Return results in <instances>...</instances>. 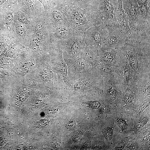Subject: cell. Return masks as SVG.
Here are the masks:
<instances>
[{
  "mask_svg": "<svg viewBox=\"0 0 150 150\" xmlns=\"http://www.w3.org/2000/svg\"><path fill=\"white\" fill-rule=\"evenodd\" d=\"M90 11L94 24L120 26L118 0H95Z\"/></svg>",
  "mask_w": 150,
  "mask_h": 150,
  "instance_id": "obj_1",
  "label": "cell"
},
{
  "mask_svg": "<svg viewBox=\"0 0 150 150\" xmlns=\"http://www.w3.org/2000/svg\"><path fill=\"white\" fill-rule=\"evenodd\" d=\"M68 22L72 29L84 32L94 24L90 12L80 8L70 5L63 7Z\"/></svg>",
  "mask_w": 150,
  "mask_h": 150,
  "instance_id": "obj_2",
  "label": "cell"
},
{
  "mask_svg": "<svg viewBox=\"0 0 150 150\" xmlns=\"http://www.w3.org/2000/svg\"><path fill=\"white\" fill-rule=\"evenodd\" d=\"M60 44L64 57L73 58L79 57L85 45L84 33L81 31L76 30L72 35Z\"/></svg>",
  "mask_w": 150,
  "mask_h": 150,
  "instance_id": "obj_3",
  "label": "cell"
},
{
  "mask_svg": "<svg viewBox=\"0 0 150 150\" xmlns=\"http://www.w3.org/2000/svg\"><path fill=\"white\" fill-rule=\"evenodd\" d=\"M108 33V28L105 24H93L84 32V42L86 46L99 49L105 43Z\"/></svg>",
  "mask_w": 150,
  "mask_h": 150,
  "instance_id": "obj_4",
  "label": "cell"
},
{
  "mask_svg": "<svg viewBox=\"0 0 150 150\" xmlns=\"http://www.w3.org/2000/svg\"><path fill=\"white\" fill-rule=\"evenodd\" d=\"M64 58L67 66L69 82L88 74V62L84 59L80 57Z\"/></svg>",
  "mask_w": 150,
  "mask_h": 150,
  "instance_id": "obj_5",
  "label": "cell"
},
{
  "mask_svg": "<svg viewBox=\"0 0 150 150\" xmlns=\"http://www.w3.org/2000/svg\"><path fill=\"white\" fill-rule=\"evenodd\" d=\"M108 28L109 33L105 42L106 45L110 47H117L127 40L126 36L120 26Z\"/></svg>",
  "mask_w": 150,
  "mask_h": 150,
  "instance_id": "obj_6",
  "label": "cell"
},
{
  "mask_svg": "<svg viewBox=\"0 0 150 150\" xmlns=\"http://www.w3.org/2000/svg\"><path fill=\"white\" fill-rule=\"evenodd\" d=\"M63 7L57 4L50 12V16L54 28L69 24L67 17L64 13Z\"/></svg>",
  "mask_w": 150,
  "mask_h": 150,
  "instance_id": "obj_7",
  "label": "cell"
},
{
  "mask_svg": "<svg viewBox=\"0 0 150 150\" xmlns=\"http://www.w3.org/2000/svg\"><path fill=\"white\" fill-rule=\"evenodd\" d=\"M69 24L54 28V35L55 42L60 43L70 37L75 32Z\"/></svg>",
  "mask_w": 150,
  "mask_h": 150,
  "instance_id": "obj_8",
  "label": "cell"
},
{
  "mask_svg": "<svg viewBox=\"0 0 150 150\" xmlns=\"http://www.w3.org/2000/svg\"><path fill=\"white\" fill-rule=\"evenodd\" d=\"M135 5L140 18L144 22L150 24V8L148 0H132Z\"/></svg>",
  "mask_w": 150,
  "mask_h": 150,
  "instance_id": "obj_9",
  "label": "cell"
},
{
  "mask_svg": "<svg viewBox=\"0 0 150 150\" xmlns=\"http://www.w3.org/2000/svg\"><path fill=\"white\" fill-rule=\"evenodd\" d=\"M129 61L131 67L136 72L138 70L139 62L136 56L131 54L129 56Z\"/></svg>",
  "mask_w": 150,
  "mask_h": 150,
  "instance_id": "obj_10",
  "label": "cell"
},
{
  "mask_svg": "<svg viewBox=\"0 0 150 150\" xmlns=\"http://www.w3.org/2000/svg\"><path fill=\"white\" fill-rule=\"evenodd\" d=\"M18 19L20 22L25 24L29 23V20L27 17L22 12H19L17 14Z\"/></svg>",
  "mask_w": 150,
  "mask_h": 150,
  "instance_id": "obj_11",
  "label": "cell"
},
{
  "mask_svg": "<svg viewBox=\"0 0 150 150\" xmlns=\"http://www.w3.org/2000/svg\"><path fill=\"white\" fill-rule=\"evenodd\" d=\"M112 133V129L111 128H107L103 131V134L105 138L108 140L111 138Z\"/></svg>",
  "mask_w": 150,
  "mask_h": 150,
  "instance_id": "obj_12",
  "label": "cell"
},
{
  "mask_svg": "<svg viewBox=\"0 0 150 150\" xmlns=\"http://www.w3.org/2000/svg\"><path fill=\"white\" fill-rule=\"evenodd\" d=\"M129 138H127L125 139L119 143L117 146H116L115 149L117 150H121L123 149L125 146H126L127 142L129 141Z\"/></svg>",
  "mask_w": 150,
  "mask_h": 150,
  "instance_id": "obj_13",
  "label": "cell"
},
{
  "mask_svg": "<svg viewBox=\"0 0 150 150\" xmlns=\"http://www.w3.org/2000/svg\"><path fill=\"white\" fill-rule=\"evenodd\" d=\"M14 19V16L12 12H9L5 18V22L7 25H10L12 23Z\"/></svg>",
  "mask_w": 150,
  "mask_h": 150,
  "instance_id": "obj_14",
  "label": "cell"
},
{
  "mask_svg": "<svg viewBox=\"0 0 150 150\" xmlns=\"http://www.w3.org/2000/svg\"><path fill=\"white\" fill-rule=\"evenodd\" d=\"M24 4L27 7L30 8L31 10H34L35 8V4L31 0H23Z\"/></svg>",
  "mask_w": 150,
  "mask_h": 150,
  "instance_id": "obj_15",
  "label": "cell"
},
{
  "mask_svg": "<svg viewBox=\"0 0 150 150\" xmlns=\"http://www.w3.org/2000/svg\"><path fill=\"white\" fill-rule=\"evenodd\" d=\"M17 31L18 35L20 36H24L26 34V31L23 27L20 26L17 28Z\"/></svg>",
  "mask_w": 150,
  "mask_h": 150,
  "instance_id": "obj_16",
  "label": "cell"
},
{
  "mask_svg": "<svg viewBox=\"0 0 150 150\" xmlns=\"http://www.w3.org/2000/svg\"><path fill=\"white\" fill-rule=\"evenodd\" d=\"M147 120L148 119L147 118H144L140 120L137 123L136 127L139 129L142 128L146 124Z\"/></svg>",
  "mask_w": 150,
  "mask_h": 150,
  "instance_id": "obj_17",
  "label": "cell"
},
{
  "mask_svg": "<svg viewBox=\"0 0 150 150\" xmlns=\"http://www.w3.org/2000/svg\"><path fill=\"white\" fill-rule=\"evenodd\" d=\"M124 74L125 79L127 80H129L130 76V71L128 67H125L124 70Z\"/></svg>",
  "mask_w": 150,
  "mask_h": 150,
  "instance_id": "obj_18",
  "label": "cell"
},
{
  "mask_svg": "<svg viewBox=\"0 0 150 150\" xmlns=\"http://www.w3.org/2000/svg\"><path fill=\"white\" fill-rule=\"evenodd\" d=\"M117 122L120 126L122 129H126L127 128V124L124 120L121 119H117Z\"/></svg>",
  "mask_w": 150,
  "mask_h": 150,
  "instance_id": "obj_19",
  "label": "cell"
},
{
  "mask_svg": "<svg viewBox=\"0 0 150 150\" xmlns=\"http://www.w3.org/2000/svg\"><path fill=\"white\" fill-rule=\"evenodd\" d=\"M29 94L26 92H24L21 94L19 97V101L21 102L24 101L29 96Z\"/></svg>",
  "mask_w": 150,
  "mask_h": 150,
  "instance_id": "obj_20",
  "label": "cell"
},
{
  "mask_svg": "<svg viewBox=\"0 0 150 150\" xmlns=\"http://www.w3.org/2000/svg\"><path fill=\"white\" fill-rule=\"evenodd\" d=\"M133 97L130 94H127L125 96V99L127 103L132 102L133 99Z\"/></svg>",
  "mask_w": 150,
  "mask_h": 150,
  "instance_id": "obj_21",
  "label": "cell"
},
{
  "mask_svg": "<svg viewBox=\"0 0 150 150\" xmlns=\"http://www.w3.org/2000/svg\"><path fill=\"white\" fill-rule=\"evenodd\" d=\"M116 95V92L114 90H111L109 92V96L112 99H114L115 98Z\"/></svg>",
  "mask_w": 150,
  "mask_h": 150,
  "instance_id": "obj_22",
  "label": "cell"
},
{
  "mask_svg": "<svg viewBox=\"0 0 150 150\" xmlns=\"http://www.w3.org/2000/svg\"><path fill=\"white\" fill-rule=\"evenodd\" d=\"M78 126V124L77 122H72L69 124L68 127L71 128H72L73 127L75 128L77 127Z\"/></svg>",
  "mask_w": 150,
  "mask_h": 150,
  "instance_id": "obj_23",
  "label": "cell"
},
{
  "mask_svg": "<svg viewBox=\"0 0 150 150\" xmlns=\"http://www.w3.org/2000/svg\"><path fill=\"white\" fill-rule=\"evenodd\" d=\"M51 144L52 146L55 148H58L59 147V144L58 141L56 140L53 141L51 142Z\"/></svg>",
  "mask_w": 150,
  "mask_h": 150,
  "instance_id": "obj_24",
  "label": "cell"
},
{
  "mask_svg": "<svg viewBox=\"0 0 150 150\" xmlns=\"http://www.w3.org/2000/svg\"><path fill=\"white\" fill-rule=\"evenodd\" d=\"M6 0H0V5H2L5 2Z\"/></svg>",
  "mask_w": 150,
  "mask_h": 150,
  "instance_id": "obj_25",
  "label": "cell"
},
{
  "mask_svg": "<svg viewBox=\"0 0 150 150\" xmlns=\"http://www.w3.org/2000/svg\"><path fill=\"white\" fill-rule=\"evenodd\" d=\"M38 1H40L42 3V4L43 5V2L42 0H38Z\"/></svg>",
  "mask_w": 150,
  "mask_h": 150,
  "instance_id": "obj_26",
  "label": "cell"
},
{
  "mask_svg": "<svg viewBox=\"0 0 150 150\" xmlns=\"http://www.w3.org/2000/svg\"><path fill=\"white\" fill-rule=\"evenodd\" d=\"M2 76V74L1 73H0V78H1V77Z\"/></svg>",
  "mask_w": 150,
  "mask_h": 150,
  "instance_id": "obj_27",
  "label": "cell"
}]
</instances>
